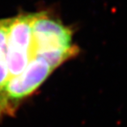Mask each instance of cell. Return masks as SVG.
Returning a JSON list of instances; mask_svg holds the SVG:
<instances>
[{"mask_svg":"<svg viewBox=\"0 0 127 127\" xmlns=\"http://www.w3.org/2000/svg\"><path fill=\"white\" fill-rule=\"evenodd\" d=\"M72 31L47 12H35L33 21L34 57L42 58L54 70L76 57L79 49Z\"/></svg>","mask_w":127,"mask_h":127,"instance_id":"1","label":"cell"},{"mask_svg":"<svg viewBox=\"0 0 127 127\" xmlns=\"http://www.w3.org/2000/svg\"><path fill=\"white\" fill-rule=\"evenodd\" d=\"M54 71L43 58L34 57L20 75L8 80L0 94V117L13 114L21 101L37 91Z\"/></svg>","mask_w":127,"mask_h":127,"instance_id":"2","label":"cell"},{"mask_svg":"<svg viewBox=\"0 0 127 127\" xmlns=\"http://www.w3.org/2000/svg\"><path fill=\"white\" fill-rule=\"evenodd\" d=\"M35 13H21L9 18L7 60L10 78L20 75L34 58L33 21Z\"/></svg>","mask_w":127,"mask_h":127,"instance_id":"3","label":"cell"},{"mask_svg":"<svg viewBox=\"0 0 127 127\" xmlns=\"http://www.w3.org/2000/svg\"><path fill=\"white\" fill-rule=\"evenodd\" d=\"M9 19L0 20V94L4 89L10 74L7 60V35Z\"/></svg>","mask_w":127,"mask_h":127,"instance_id":"4","label":"cell"}]
</instances>
